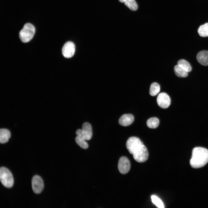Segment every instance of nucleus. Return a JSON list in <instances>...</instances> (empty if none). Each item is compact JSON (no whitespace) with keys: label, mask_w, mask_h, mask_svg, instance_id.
Instances as JSON below:
<instances>
[{"label":"nucleus","mask_w":208,"mask_h":208,"mask_svg":"<svg viewBox=\"0 0 208 208\" xmlns=\"http://www.w3.org/2000/svg\"><path fill=\"white\" fill-rule=\"evenodd\" d=\"M208 162V150L204 148L198 147L192 151L190 160V166L193 168H198L205 166Z\"/></svg>","instance_id":"obj_1"},{"label":"nucleus","mask_w":208,"mask_h":208,"mask_svg":"<svg viewBox=\"0 0 208 208\" xmlns=\"http://www.w3.org/2000/svg\"><path fill=\"white\" fill-rule=\"evenodd\" d=\"M35 31V28L32 24L29 23L25 24L19 33L21 40L24 43L29 42L34 36Z\"/></svg>","instance_id":"obj_2"},{"label":"nucleus","mask_w":208,"mask_h":208,"mask_svg":"<svg viewBox=\"0 0 208 208\" xmlns=\"http://www.w3.org/2000/svg\"><path fill=\"white\" fill-rule=\"evenodd\" d=\"M132 155L134 159L139 163L145 162L148 157L147 149L143 144L137 147L134 150Z\"/></svg>","instance_id":"obj_3"},{"label":"nucleus","mask_w":208,"mask_h":208,"mask_svg":"<svg viewBox=\"0 0 208 208\" xmlns=\"http://www.w3.org/2000/svg\"><path fill=\"white\" fill-rule=\"evenodd\" d=\"M0 179L2 184L6 187H11L14 184V179L10 171L6 168L1 167L0 169Z\"/></svg>","instance_id":"obj_4"},{"label":"nucleus","mask_w":208,"mask_h":208,"mask_svg":"<svg viewBox=\"0 0 208 208\" xmlns=\"http://www.w3.org/2000/svg\"><path fill=\"white\" fill-rule=\"evenodd\" d=\"M157 101L158 106L163 109L167 108L171 103L169 96L165 92H161L159 94L157 97Z\"/></svg>","instance_id":"obj_5"},{"label":"nucleus","mask_w":208,"mask_h":208,"mask_svg":"<svg viewBox=\"0 0 208 208\" xmlns=\"http://www.w3.org/2000/svg\"><path fill=\"white\" fill-rule=\"evenodd\" d=\"M32 187L34 193H40L44 188V183L42 179L38 175L34 176L32 180Z\"/></svg>","instance_id":"obj_6"},{"label":"nucleus","mask_w":208,"mask_h":208,"mask_svg":"<svg viewBox=\"0 0 208 208\" xmlns=\"http://www.w3.org/2000/svg\"><path fill=\"white\" fill-rule=\"evenodd\" d=\"M130 167V161L127 157L122 156L120 158L118 162V168L121 173H127L129 170Z\"/></svg>","instance_id":"obj_7"},{"label":"nucleus","mask_w":208,"mask_h":208,"mask_svg":"<svg viewBox=\"0 0 208 208\" xmlns=\"http://www.w3.org/2000/svg\"><path fill=\"white\" fill-rule=\"evenodd\" d=\"M143 144L140 139L135 137L128 138L126 143V146L129 153L132 154L134 149L140 144Z\"/></svg>","instance_id":"obj_8"},{"label":"nucleus","mask_w":208,"mask_h":208,"mask_svg":"<svg viewBox=\"0 0 208 208\" xmlns=\"http://www.w3.org/2000/svg\"><path fill=\"white\" fill-rule=\"evenodd\" d=\"M75 46L72 42H66L63 46L62 49V54L64 56L69 58L72 57L74 54Z\"/></svg>","instance_id":"obj_9"},{"label":"nucleus","mask_w":208,"mask_h":208,"mask_svg":"<svg viewBox=\"0 0 208 208\" xmlns=\"http://www.w3.org/2000/svg\"><path fill=\"white\" fill-rule=\"evenodd\" d=\"M77 136L75 138V140L77 144L81 148L86 149L88 147V143L86 141V140L83 136L81 129H78L76 132Z\"/></svg>","instance_id":"obj_10"},{"label":"nucleus","mask_w":208,"mask_h":208,"mask_svg":"<svg viewBox=\"0 0 208 208\" xmlns=\"http://www.w3.org/2000/svg\"><path fill=\"white\" fill-rule=\"evenodd\" d=\"M81 131L83 136L86 140L91 139L92 135V129L91 125L88 122L84 123L82 126Z\"/></svg>","instance_id":"obj_11"},{"label":"nucleus","mask_w":208,"mask_h":208,"mask_svg":"<svg viewBox=\"0 0 208 208\" xmlns=\"http://www.w3.org/2000/svg\"><path fill=\"white\" fill-rule=\"evenodd\" d=\"M134 120V117L132 114H125L120 117L118 120V122L122 126H127L131 124Z\"/></svg>","instance_id":"obj_12"},{"label":"nucleus","mask_w":208,"mask_h":208,"mask_svg":"<svg viewBox=\"0 0 208 208\" xmlns=\"http://www.w3.org/2000/svg\"><path fill=\"white\" fill-rule=\"evenodd\" d=\"M196 59L201 65L204 66H208V51L204 50L199 52L197 55Z\"/></svg>","instance_id":"obj_13"},{"label":"nucleus","mask_w":208,"mask_h":208,"mask_svg":"<svg viewBox=\"0 0 208 208\" xmlns=\"http://www.w3.org/2000/svg\"><path fill=\"white\" fill-rule=\"evenodd\" d=\"M11 136L10 131L6 129H1L0 130V142L1 144L7 142Z\"/></svg>","instance_id":"obj_14"},{"label":"nucleus","mask_w":208,"mask_h":208,"mask_svg":"<svg viewBox=\"0 0 208 208\" xmlns=\"http://www.w3.org/2000/svg\"><path fill=\"white\" fill-rule=\"evenodd\" d=\"M174 71L176 75L179 77H185L188 75V72L178 65L174 66Z\"/></svg>","instance_id":"obj_15"},{"label":"nucleus","mask_w":208,"mask_h":208,"mask_svg":"<svg viewBox=\"0 0 208 208\" xmlns=\"http://www.w3.org/2000/svg\"><path fill=\"white\" fill-rule=\"evenodd\" d=\"M160 90V86L159 84L156 82H153L151 84L149 89L150 94L154 96L157 94Z\"/></svg>","instance_id":"obj_16"},{"label":"nucleus","mask_w":208,"mask_h":208,"mask_svg":"<svg viewBox=\"0 0 208 208\" xmlns=\"http://www.w3.org/2000/svg\"><path fill=\"white\" fill-rule=\"evenodd\" d=\"M159 123V119L156 117L151 118L148 120L146 124L149 128L155 129L158 126Z\"/></svg>","instance_id":"obj_17"},{"label":"nucleus","mask_w":208,"mask_h":208,"mask_svg":"<svg viewBox=\"0 0 208 208\" xmlns=\"http://www.w3.org/2000/svg\"><path fill=\"white\" fill-rule=\"evenodd\" d=\"M177 65L188 72H190L192 69L190 64L184 59L179 60L177 62Z\"/></svg>","instance_id":"obj_18"},{"label":"nucleus","mask_w":208,"mask_h":208,"mask_svg":"<svg viewBox=\"0 0 208 208\" xmlns=\"http://www.w3.org/2000/svg\"><path fill=\"white\" fill-rule=\"evenodd\" d=\"M198 32L201 37L208 36V23L200 26L198 28Z\"/></svg>","instance_id":"obj_19"},{"label":"nucleus","mask_w":208,"mask_h":208,"mask_svg":"<svg viewBox=\"0 0 208 208\" xmlns=\"http://www.w3.org/2000/svg\"><path fill=\"white\" fill-rule=\"evenodd\" d=\"M124 3L132 11H135L138 9V6L135 0H127L124 2Z\"/></svg>","instance_id":"obj_20"},{"label":"nucleus","mask_w":208,"mask_h":208,"mask_svg":"<svg viewBox=\"0 0 208 208\" xmlns=\"http://www.w3.org/2000/svg\"><path fill=\"white\" fill-rule=\"evenodd\" d=\"M151 198L152 202L158 207L164 208V207L162 201L156 196L155 195H152L151 196Z\"/></svg>","instance_id":"obj_21"},{"label":"nucleus","mask_w":208,"mask_h":208,"mask_svg":"<svg viewBox=\"0 0 208 208\" xmlns=\"http://www.w3.org/2000/svg\"><path fill=\"white\" fill-rule=\"evenodd\" d=\"M127 0H119V1L121 3H124Z\"/></svg>","instance_id":"obj_22"}]
</instances>
